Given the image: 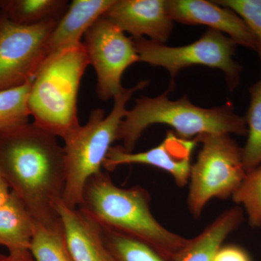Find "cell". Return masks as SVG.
Here are the masks:
<instances>
[{
  "mask_svg": "<svg viewBox=\"0 0 261 261\" xmlns=\"http://www.w3.org/2000/svg\"><path fill=\"white\" fill-rule=\"evenodd\" d=\"M37 221L21 200L11 191L0 207V246L9 252L29 250Z\"/></svg>",
  "mask_w": 261,
  "mask_h": 261,
  "instance_id": "2e32d148",
  "label": "cell"
},
{
  "mask_svg": "<svg viewBox=\"0 0 261 261\" xmlns=\"http://www.w3.org/2000/svg\"><path fill=\"white\" fill-rule=\"evenodd\" d=\"M58 21L17 25L0 13V92L33 81L47 58V42Z\"/></svg>",
  "mask_w": 261,
  "mask_h": 261,
  "instance_id": "ba28073f",
  "label": "cell"
},
{
  "mask_svg": "<svg viewBox=\"0 0 261 261\" xmlns=\"http://www.w3.org/2000/svg\"><path fill=\"white\" fill-rule=\"evenodd\" d=\"M140 62L168 70L171 76V88H174L175 79L180 70L194 65L217 68L225 74L230 91L240 84L243 68L234 60L238 45L222 33L207 29L198 40L181 47H170L152 42L145 37L132 38Z\"/></svg>",
  "mask_w": 261,
  "mask_h": 261,
  "instance_id": "52a82bcc",
  "label": "cell"
},
{
  "mask_svg": "<svg viewBox=\"0 0 261 261\" xmlns=\"http://www.w3.org/2000/svg\"><path fill=\"white\" fill-rule=\"evenodd\" d=\"M83 44L97 74L98 97L102 101L114 98L124 89L125 70L140 62L133 39L102 16L86 33Z\"/></svg>",
  "mask_w": 261,
  "mask_h": 261,
  "instance_id": "9c48e42d",
  "label": "cell"
},
{
  "mask_svg": "<svg viewBox=\"0 0 261 261\" xmlns=\"http://www.w3.org/2000/svg\"><path fill=\"white\" fill-rule=\"evenodd\" d=\"M10 195H11V190L9 185L0 173V207H3L8 202Z\"/></svg>",
  "mask_w": 261,
  "mask_h": 261,
  "instance_id": "484cf974",
  "label": "cell"
},
{
  "mask_svg": "<svg viewBox=\"0 0 261 261\" xmlns=\"http://www.w3.org/2000/svg\"><path fill=\"white\" fill-rule=\"evenodd\" d=\"M29 251L34 261H73L63 227L47 228L37 222Z\"/></svg>",
  "mask_w": 261,
  "mask_h": 261,
  "instance_id": "ffe728a7",
  "label": "cell"
},
{
  "mask_svg": "<svg viewBox=\"0 0 261 261\" xmlns=\"http://www.w3.org/2000/svg\"><path fill=\"white\" fill-rule=\"evenodd\" d=\"M68 6L67 0H0V13L17 25L31 27L59 21Z\"/></svg>",
  "mask_w": 261,
  "mask_h": 261,
  "instance_id": "e0dca14e",
  "label": "cell"
},
{
  "mask_svg": "<svg viewBox=\"0 0 261 261\" xmlns=\"http://www.w3.org/2000/svg\"><path fill=\"white\" fill-rule=\"evenodd\" d=\"M197 144L196 139L186 140L168 132L160 145L145 152H126L121 146L111 147L102 167L112 171L123 165H148L169 173L176 185L185 187L190 181L192 152Z\"/></svg>",
  "mask_w": 261,
  "mask_h": 261,
  "instance_id": "30bf717a",
  "label": "cell"
},
{
  "mask_svg": "<svg viewBox=\"0 0 261 261\" xmlns=\"http://www.w3.org/2000/svg\"><path fill=\"white\" fill-rule=\"evenodd\" d=\"M132 38L166 44L173 28L167 0H116L102 15Z\"/></svg>",
  "mask_w": 261,
  "mask_h": 261,
  "instance_id": "8fae6325",
  "label": "cell"
},
{
  "mask_svg": "<svg viewBox=\"0 0 261 261\" xmlns=\"http://www.w3.org/2000/svg\"><path fill=\"white\" fill-rule=\"evenodd\" d=\"M115 1L73 0L48 39L47 58L82 44V38Z\"/></svg>",
  "mask_w": 261,
  "mask_h": 261,
  "instance_id": "5bb4252c",
  "label": "cell"
},
{
  "mask_svg": "<svg viewBox=\"0 0 261 261\" xmlns=\"http://www.w3.org/2000/svg\"><path fill=\"white\" fill-rule=\"evenodd\" d=\"M232 199L245 209L250 226L261 227V165L247 173Z\"/></svg>",
  "mask_w": 261,
  "mask_h": 261,
  "instance_id": "7402d4cb",
  "label": "cell"
},
{
  "mask_svg": "<svg viewBox=\"0 0 261 261\" xmlns=\"http://www.w3.org/2000/svg\"><path fill=\"white\" fill-rule=\"evenodd\" d=\"M213 261H252L248 252L235 245H222L215 254Z\"/></svg>",
  "mask_w": 261,
  "mask_h": 261,
  "instance_id": "cb8c5ba5",
  "label": "cell"
},
{
  "mask_svg": "<svg viewBox=\"0 0 261 261\" xmlns=\"http://www.w3.org/2000/svg\"><path fill=\"white\" fill-rule=\"evenodd\" d=\"M98 225L103 242L113 261H170L148 244Z\"/></svg>",
  "mask_w": 261,
  "mask_h": 261,
  "instance_id": "ac0fdd59",
  "label": "cell"
},
{
  "mask_svg": "<svg viewBox=\"0 0 261 261\" xmlns=\"http://www.w3.org/2000/svg\"><path fill=\"white\" fill-rule=\"evenodd\" d=\"M214 3L232 10L245 20L255 38V51L261 63V0H219Z\"/></svg>",
  "mask_w": 261,
  "mask_h": 261,
  "instance_id": "603a6c76",
  "label": "cell"
},
{
  "mask_svg": "<svg viewBox=\"0 0 261 261\" xmlns=\"http://www.w3.org/2000/svg\"><path fill=\"white\" fill-rule=\"evenodd\" d=\"M0 173L38 223L63 227L56 205L65 190V152L56 136L33 123L0 133Z\"/></svg>",
  "mask_w": 261,
  "mask_h": 261,
  "instance_id": "6da1fadb",
  "label": "cell"
},
{
  "mask_svg": "<svg viewBox=\"0 0 261 261\" xmlns=\"http://www.w3.org/2000/svg\"><path fill=\"white\" fill-rule=\"evenodd\" d=\"M33 81L0 92V133L29 123V97Z\"/></svg>",
  "mask_w": 261,
  "mask_h": 261,
  "instance_id": "44dd1931",
  "label": "cell"
},
{
  "mask_svg": "<svg viewBox=\"0 0 261 261\" xmlns=\"http://www.w3.org/2000/svg\"><path fill=\"white\" fill-rule=\"evenodd\" d=\"M141 81L135 87L124 88L114 99L111 112L106 116L101 108L91 113L88 121L66 136L63 140L65 185L63 202L70 208H78L88 180L101 172L110 149L117 140L118 128L128 110L126 105L135 92L148 85Z\"/></svg>",
  "mask_w": 261,
  "mask_h": 261,
  "instance_id": "5b68a950",
  "label": "cell"
},
{
  "mask_svg": "<svg viewBox=\"0 0 261 261\" xmlns=\"http://www.w3.org/2000/svg\"><path fill=\"white\" fill-rule=\"evenodd\" d=\"M150 201L145 189L121 188L101 171L86 184L78 208L98 224L138 239L172 261L189 239L159 223L151 211Z\"/></svg>",
  "mask_w": 261,
  "mask_h": 261,
  "instance_id": "7a4b0ae2",
  "label": "cell"
},
{
  "mask_svg": "<svg viewBox=\"0 0 261 261\" xmlns=\"http://www.w3.org/2000/svg\"><path fill=\"white\" fill-rule=\"evenodd\" d=\"M173 21L187 25H204L227 34L237 44L256 50V41L241 17L232 10L205 0H167Z\"/></svg>",
  "mask_w": 261,
  "mask_h": 261,
  "instance_id": "7c38bea8",
  "label": "cell"
},
{
  "mask_svg": "<svg viewBox=\"0 0 261 261\" xmlns=\"http://www.w3.org/2000/svg\"><path fill=\"white\" fill-rule=\"evenodd\" d=\"M0 261H34L29 250L9 252L8 255L0 254Z\"/></svg>",
  "mask_w": 261,
  "mask_h": 261,
  "instance_id": "d4e9b609",
  "label": "cell"
},
{
  "mask_svg": "<svg viewBox=\"0 0 261 261\" xmlns=\"http://www.w3.org/2000/svg\"><path fill=\"white\" fill-rule=\"evenodd\" d=\"M243 219V210L240 206L225 211L197 237L189 239L172 261H213L219 247Z\"/></svg>",
  "mask_w": 261,
  "mask_h": 261,
  "instance_id": "9a60e30c",
  "label": "cell"
},
{
  "mask_svg": "<svg viewBox=\"0 0 261 261\" xmlns=\"http://www.w3.org/2000/svg\"><path fill=\"white\" fill-rule=\"evenodd\" d=\"M168 90L155 97L136 99L135 107L127 111L118 128L117 140L126 152H132L141 136L154 124L172 127L181 138L193 140L199 136L219 134L247 136L245 118L235 112L232 103L205 108L195 106L187 95L177 100L168 99Z\"/></svg>",
  "mask_w": 261,
  "mask_h": 261,
  "instance_id": "3957f363",
  "label": "cell"
},
{
  "mask_svg": "<svg viewBox=\"0 0 261 261\" xmlns=\"http://www.w3.org/2000/svg\"><path fill=\"white\" fill-rule=\"evenodd\" d=\"M195 139L202 147L190 171L187 205L198 219L212 199L232 197L247 173L243 148L231 135L210 134Z\"/></svg>",
  "mask_w": 261,
  "mask_h": 261,
  "instance_id": "8992f818",
  "label": "cell"
},
{
  "mask_svg": "<svg viewBox=\"0 0 261 261\" xmlns=\"http://www.w3.org/2000/svg\"><path fill=\"white\" fill-rule=\"evenodd\" d=\"M89 63L83 43L48 57L34 81L29 108L34 125L64 139L80 126L77 98Z\"/></svg>",
  "mask_w": 261,
  "mask_h": 261,
  "instance_id": "277c9868",
  "label": "cell"
},
{
  "mask_svg": "<svg viewBox=\"0 0 261 261\" xmlns=\"http://www.w3.org/2000/svg\"><path fill=\"white\" fill-rule=\"evenodd\" d=\"M56 208L73 261H113L94 220L80 209L70 208L63 200L57 203Z\"/></svg>",
  "mask_w": 261,
  "mask_h": 261,
  "instance_id": "4fadbf2b",
  "label": "cell"
},
{
  "mask_svg": "<svg viewBox=\"0 0 261 261\" xmlns=\"http://www.w3.org/2000/svg\"><path fill=\"white\" fill-rule=\"evenodd\" d=\"M249 92L250 105L245 117L247 139L243 148L246 173L261 165V79L250 87Z\"/></svg>",
  "mask_w": 261,
  "mask_h": 261,
  "instance_id": "d6986e66",
  "label": "cell"
}]
</instances>
